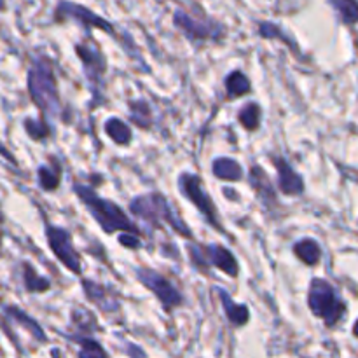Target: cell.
Masks as SVG:
<instances>
[{"label": "cell", "mask_w": 358, "mask_h": 358, "mask_svg": "<svg viewBox=\"0 0 358 358\" xmlns=\"http://www.w3.org/2000/svg\"><path fill=\"white\" fill-rule=\"evenodd\" d=\"M73 192L84 203L87 212L93 215V219L96 220V224L103 229L105 234L133 233L138 234V236L142 234L138 226L114 201L101 198V196L96 194V191H93V189L86 187L83 184H73Z\"/></svg>", "instance_id": "6da1fadb"}, {"label": "cell", "mask_w": 358, "mask_h": 358, "mask_svg": "<svg viewBox=\"0 0 358 358\" xmlns=\"http://www.w3.org/2000/svg\"><path fill=\"white\" fill-rule=\"evenodd\" d=\"M129 212L138 219H143L154 227H168L173 233L180 234L182 238L191 240L192 233L187 224L182 220V217L171 208L170 201L159 192H150V194L136 196L129 201Z\"/></svg>", "instance_id": "7a4b0ae2"}, {"label": "cell", "mask_w": 358, "mask_h": 358, "mask_svg": "<svg viewBox=\"0 0 358 358\" xmlns=\"http://www.w3.org/2000/svg\"><path fill=\"white\" fill-rule=\"evenodd\" d=\"M28 93L44 117H58L62 112V100L55 69L48 58H37L28 70Z\"/></svg>", "instance_id": "3957f363"}, {"label": "cell", "mask_w": 358, "mask_h": 358, "mask_svg": "<svg viewBox=\"0 0 358 358\" xmlns=\"http://www.w3.org/2000/svg\"><path fill=\"white\" fill-rule=\"evenodd\" d=\"M308 306H310L311 313L320 318L327 327H334L341 320L343 315L346 313V306L338 290L327 280L322 278L311 280L310 292H308Z\"/></svg>", "instance_id": "277c9868"}, {"label": "cell", "mask_w": 358, "mask_h": 358, "mask_svg": "<svg viewBox=\"0 0 358 358\" xmlns=\"http://www.w3.org/2000/svg\"><path fill=\"white\" fill-rule=\"evenodd\" d=\"M191 261L196 268L201 271H208L210 268H217L227 275L229 278H236L240 273V266H238L236 257L227 250L222 245H206V247H199V245H189L187 247Z\"/></svg>", "instance_id": "5b68a950"}, {"label": "cell", "mask_w": 358, "mask_h": 358, "mask_svg": "<svg viewBox=\"0 0 358 358\" xmlns=\"http://www.w3.org/2000/svg\"><path fill=\"white\" fill-rule=\"evenodd\" d=\"M178 189H180L182 194L196 206V210L205 217V220L210 226L222 231L219 210H217L212 196H210L208 192L205 191V187H203V180L199 178V175L182 173L180 177H178Z\"/></svg>", "instance_id": "8992f818"}, {"label": "cell", "mask_w": 358, "mask_h": 358, "mask_svg": "<svg viewBox=\"0 0 358 358\" xmlns=\"http://www.w3.org/2000/svg\"><path fill=\"white\" fill-rule=\"evenodd\" d=\"M45 240H48L49 250L55 254V257L65 266L69 271L76 276L83 275V262H80L79 252L73 247L72 234L69 229L55 226V224L45 222Z\"/></svg>", "instance_id": "52a82bcc"}, {"label": "cell", "mask_w": 358, "mask_h": 358, "mask_svg": "<svg viewBox=\"0 0 358 358\" xmlns=\"http://www.w3.org/2000/svg\"><path fill=\"white\" fill-rule=\"evenodd\" d=\"M135 276L147 290H150V292L156 296V299L159 301L161 306H163L168 313L173 311L175 308L182 306V303H184V297L178 292L177 287H175L166 276L161 275V273L154 271V269L150 268H138L135 271Z\"/></svg>", "instance_id": "ba28073f"}, {"label": "cell", "mask_w": 358, "mask_h": 358, "mask_svg": "<svg viewBox=\"0 0 358 358\" xmlns=\"http://www.w3.org/2000/svg\"><path fill=\"white\" fill-rule=\"evenodd\" d=\"M56 20H73L77 23H83L87 28H96V30L108 31V34H114V27H112L110 21H107L105 17H101L100 14L93 13L87 7L79 6L76 2H70V0H62V2L56 6Z\"/></svg>", "instance_id": "9c48e42d"}, {"label": "cell", "mask_w": 358, "mask_h": 358, "mask_svg": "<svg viewBox=\"0 0 358 358\" xmlns=\"http://www.w3.org/2000/svg\"><path fill=\"white\" fill-rule=\"evenodd\" d=\"M173 24L178 30L184 31L189 38H201V41H205V38H219L222 35V27L220 24L213 23V21L212 23L199 21L182 9L175 10Z\"/></svg>", "instance_id": "30bf717a"}, {"label": "cell", "mask_w": 358, "mask_h": 358, "mask_svg": "<svg viewBox=\"0 0 358 358\" xmlns=\"http://www.w3.org/2000/svg\"><path fill=\"white\" fill-rule=\"evenodd\" d=\"M77 56L80 58V62L84 63V72H86L87 79L91 83H94L96 86L98 83H101L103 79V73L107 72V62H105L103 55L100 52L96 44L93 42H83V44L76 45Z\"/></svg>", "instance_id": "8fae6325"}, {"label": "cell", "mask_w": 358, "mask_h": 358, "mask_svg": "<svg viewBox=\"0 0 358 358\" xmlns=\"http://www.w3.org/2000/svg\"><path fill=\"white\" fill-rule=\"evenodd\" d=\"M248 182H250V187L254 189L255 196L259 198V201L266 206V208H275L278 206V198H276V187L271 182L269 175L266 173L264 168L261 166H252L250 173H248Z\"/></svg>", "instance_id": "7c38bea8"}, {"label": "cell", "mask_w": 358, "mask_h": 358, "mask_svg": "<svg viewBox=\"0 0 358 358\" xmlns=\"http://www.w3.org/2000/svg\"><path fill=\"white\" fill-rule=\"evenodd\" d=\"M273 164L278 173V191L287 196H301L304 192V180L283 157H273Z\"/></svg>", "instance_id": "4fadbf2b"}, {"label": "cell", "mask_w": 358, "mask_h": 358, "mask_svg": "<svg viewBox=\"0 0 358 358\" xmlns=\"http://www.w3.org/2000/svg\"><path fill=\"white\" fill-rule=\"evenodd\" d=\"M213 177L226 182H240L243 180V166L233 157H217L212 163Z\"/></svg>", "instance_id": "5bb4252c"}, {"label": "cell", "mask_w": 358, "mask_h": 358, "mask_svg": "<svg viewBox=\"0 0 358 358\" xmlns=\"http://www.w3.org/2000/svg\"><path fill=\"white\" fill-rule=\"evenodd\" d=\"M219 296L220 301H222L224 313H226L229 324L233 327H243V325H247L248 320H250V310H248V306L234 303L229 294L224 289H219Z\"/></svg>", "instance_id": "9a60e30c"}, {"label": "cell", "mask_w": 358, "mask_h": 358, "mask_svg": "<svg viewBox=\"0 0 358 358\" xmlns=\"http://www.w3.org/2000/svg\"><path fill=\"white\" fill-rule=\"evenodd\" d=\"M294 255L306 266H317L322 259V248L311 238H303L294 245Z\"/></svg>", "instance_id": "2e32d148"}, {"label": "cell", "mask_w": 358, "mask_h": 358, "mask_svg": "<svg viewBox=\"0 0 358 358\" xmlns=\"http://www.w3.org/2000/svg\"><path fill=\"white\" fill-rule=\"evenodd\" d=\"M227 98H241L252 91V83L241 70H234L226 77Z\"/></svg>", "instance_id": "e0dca14e"}, {"label": "cell", "mask_w": 358, "mask_h": 358, "mask_svg": "<svg viewBox=\"0 0 358 358\" xmlns=\"http://www.w3.org/2000/svg\"><path fill=\"white\" fill-rule=\"evenodd\" d=\"M105 133L117 145H128L133 138L131 128L119 117H110L105 122Z\"/></svg>", "instance_id": "ac0fdd59"}, {"label": "cell", "mask_w": 358, "mask_h": 358, "mask_svg": "<svg viewBox=\"0 0 358 358\" xmlns=\"http://www.w3.org/2000/svg\"><path fill=\"white\" fill-rule=\"evenodd\" d=\"M37 177H38V185L42 187V191L45 192L56 191V189L59 187V182H62V170H59V164L55 161L52 164L38 166Z\"/></svg>", "instance_id": "d6986e66"}, {"label": "cell", "mask_w": 358, "mask_h": 358, "mask_svg": "<svg viewBox=\"0 0 358 358\" xmlns=\"http://www.w3.org/2000/svg\"><path fill=\"white\" fill-rule=\"evenodd\" d=\"M83 287H84V296L94 303L96 306H100V310L103 311H112L115 310L114 306H110V299H108L107 289L103 285L96 282H91V280H83Z\"/></svg>", "instance_id": "ffe728a7"}, {"label": "cell", "mask_w": 358, "mask_h": 358, "mask_svg": "<svg viewBox=\"0 0 358 358\" xmlns=\"http://www.w3.org/2000/svg\"><path fill=\"white\" fill-rule=\"evenodd\" d=\"M261 117H262V108L261 105L250 101V103L243 105L240 112H238V121L243 126L247 131H257L259 126H261Z\"/></svg>", "instance_id": "44dd1931"}, {"label": "cell", "mask_w": 358, "mask_h": 358, "mask_svg": "<svg viewBox=\"0 0 358 358\" xmlns=\"http://www.w3.org/2000/svg\"><path fill=\"white\" fill-rule=\"evenodd\" d=\"M6 311H7V315H9L10 318H14L17 324L23 325V327L27 329V331L30 332V334L34 336L35 339H38V341H48L44 331H42V327L37 324V322L34 320V318H30V315H27L24 311H21L20 308H14V306L7 308Z\"/></svg>", "instance_id": "7402d4cb"}, {"label": "cell", "mask_w": 358, "mask_h": 358, "mask_svg": "<svg viewBox=\"0 0 358 358\" xmlns=\"http://www.w3.org/2000/svg\"><path fill=\"white\" fill-rule=\"evenodd\" d=\"M23 280H24V289L28 292H48L51 289V282L44 276L37 275V271L34 269V266H30L28 262L23 264Z\"/></svg>", "instance_id": "603a6c76"}, {"label": "cell", "mask_w": 358, "mask_h": 358, "mask_svg": "<svg viewBox=\"0 0 358 358\" xmlns=\"http://www.w3.org/2000/svg\"><path fill=\"white\" fill-rule=\"evenodd\" d=\"M343 23L353 24L358 21V0H329Z\"/></svg>", "instance_id": "cb8c5ba5"}, {"label": "cell", "mask_w": 358, "mask_h": 358, "mask_svg": "<svg viewBox=\"0 0 358 358\" xmlns=\"http://www.w3.org/2000/svg\"><path fill=\"white\" fill-rule=\"evenodd\" d=\"M129 114L135 124H138L140 128H149L150 121H152V114H150V108L145 101H131L129 103Z\"/></svg>", "instance_id": "d4e9b609"}, {"label": "cell", "mask_w": 358, "mask_h": 358, "mask_svg": "<svg viewBox=\"0 0 358 358\" xmlns=\"http://www.w3.org/2000/svg\"><path fill=\"white\" fill-rule=\"evenodd\" d=\"M24 129H27L28 136H30L31 140H44L48 138L49 133H51V129H49L48 122H45L44 119H38V121H35V119H27V121H24Z\"/></svg>", "instance_id": "484cf974"}, {"label": "cell", "mask_w": 358, "mask_h": 358, "mask_svg": "<svg viewBox=\"0 0 358 358\" xmlns=\"http://www.w3.org/2000/svg\"><path fill=\"white\" fill-rule=\"evenodd\" d=\"M80 345L79 357H107L108 353L105 352L100 346V343H96L94 339L87 338H73Z\"/></svg>", "instance_id": "4316f807"}, {"label": "cell", "mask_w": 358, "mask_h": 358, "mask_svg": "<svg viewBox=\"0 0 358 358\" xmlns=\"http://www.w3.org/2000/svg\"><path fill=\"white\" fill-rule=\"evenodd\" d=\"M119 243H121L122 247L129 248V250H138V248L142 247V241H140L138 234H133V233H121V236H119Z\"/></svg>", "instance_id": "83f0119b"}, {"label": "cell", "mask_w": 358, "mask_h": 358, "mask_svg": "<svg viewBox=\"0 0 358 358\" xmlns=\"http://www.w3.org/2000/svg\"><path fill=\"white\" fill-rule=\"evenodd\" d=\"M353 334H355L358 338V320L355 322V325H353Z\"/></svg>", "instance_id": "f1b7e54d"}]
</instances>
